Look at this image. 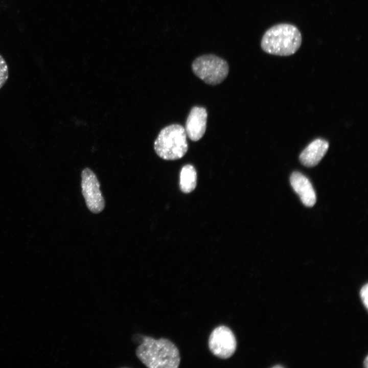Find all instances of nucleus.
Wrapping results in <instances>:
<instances>
[{"label": "nucleus", "instance_id": "1", "mask_svg": "<svg viewBox=\"0 0 368 368\" xmlns=\"http://www.w3.org/2000/svg\"><path fill=\"white\" fill-rule=\"evenodd\" d=\"M139 360L149 368H177L180 358L176 346L165 338L156 339L143 336L142 342L136 349Z\"/></svg>", "mask_w": 368, "mask_h": 368}, {"label": "nucleus", "instance_id": "2", "mask_svg": "<svg viewBox=\"0 0 368 368\" xmlns=\"http://www.w3.org/2000/svg\"><path fill=\"white\" fill-rule=\"evenodd\" d=\"M302 42L298 28L290 24L281 23L269 28L263 34L261 47L266 53L280 56L294 54Z\"/></svg>", "mask_w": 368, "mask_h": 368}, {"label": "nucleus", "instance_id": "3", "mask_svg": "<svg viewBox=\"0 0 368 368\" xmlns=\"http://www.w3.org/2000/svg\"><path fill=\"white\" fill-rule=\"evenodd\" d=\"M156 154L165 160H176L187 153L188 144L185 128L174 124L163 128L154 142Z\"/></svg>", "mask_w": 368, "mask_h": 368}, {"label": "nucleus", "instance_id": "4", "mask_svg": "<svg viewBox=\"0 0 368 368\" xmlns=\"http://www.w3.org/2000/svg\"><path fill=\"white\" fill-rule=\"evenodd\" d=\"M194 74L205 83L215 85L221 83L227 76L229 66L226 60L214 54H205L192 62Z\"/></svg>", "mask_w": 368, "mask_h": 368}, {"label": "nucleus", "instance_id": "5", "mask_svg": "<svg viewBox=\"0 0 368 368\" xmlns=\"http://www.w3.org/2000/svg\"><path fill=\"white\" fill-rule=\"evenodd\" d=\"M81 175L82 194L86 205L91 212L98 214L104 210L105 203L97 175L88 167L82 171Z\"/></svg>", "mask_w": 368, "mask_h": 368}, {"label": "nucleus", "instance_id": "6", "mask_svg": "<svg viewBox=\"0 0 368 368\" xmlns=\"http://www.w3.org/2000/svg\"><path fill=\"white\" fill-rule=\"evenodd\" d=\"M209 347L216 356L227 359L231 357L237 348V341L233 331L227 327L219 326L211 332Z\"/></svg>", "mask_w": 368, "mask_h": 368}, {"label": "nucleus", "instance_id": "7", "mask_svg": "<svg viewBox=\"0 0 368 368\" xmlns=\"http://www.w3.org/2000/svg\"><path fill=\"white\" fill-rule=\"evenodd\" d=\"M208 113L204 107H193L187 118L185 125L187 136L193 141L201 139L206 128Z\"/></svg>", "mask_w": 368, "mask_h": 368}, {"label": "nucleus", "instance_id": "8", "mask_svg": "<svg viewBox=\"0 0 368 368\" xmlns=\"http://www.w3.org/2000/svg\"><path fill=\"white\" fill-rule=\"evenodd\" d=\"M290 181L292 188L303 204L308 207L313 206L316 202V197L308 178L300 172H294L291 175Z\"/></svg>", "mask_w": 368, "mask_h": 368}, {"label": "nucleus", "instance_id": "9", "mask_svg": "<svg viewBox=\"0 0 368 368\" xmlns=\"http://www.w3.org/2000/svg\"><path fill=\"white\" fill-rule=\"evenodd\" d=\"M329 146L327 141L317 139L311 142L300 155L301 163L306 167L317 165L326 154Z\"/></svg>", "mask_w": 368, "mask_h": 368}, {"label": "nucleus", "instance_id": "10", "mask_svg": "<svg viewBox=\"0 0 368 368\" xmlns=\"http://www.w3.org/2000/svg\"><path fill=\"white\" fill-rule=\"evenodd\" d=\"M197 183V173L193 166L190 164L185 165L180 173L179 187L180 190L185 193H189L195 188Z\"/></svg>", "mask_w": 368, "mask_h": 368}, {"label": "nucleus", "instance_id": "11", "mask_svg": "<svg viewBox=\"0 0 368 368\" xmlns=\"http://www.w3.org/2000/svg\"><path fill=\"white\" fill-rule=\"evenodd\" d=\"M9 77L7 64L4 57L0 54V89L5 85Z\"/></svg>", "mask_w": 368, "mask_h": 368}, {"label": "nucleus", "instance_id": "12", "mask_svg": "<svg viewBox=\"0 0 368 368\" xmlns=\"http://www.w3.org/2000/svg\"><path fill=\"white\" fill-rule=\"evenodd\" d=\"M368 285L366 283L360 289L359 295L363 304L366 309L368 308Z\"/></svg>", "mask_w": 368, "mask_h": 368}, {"label": "nucleus", "instance_id": "13", "mask_svg": "<svg viewBox=\"0 0 368 368\" xmlns=\"http://www.w3.org/2000/svg\"><path fill=\"white\" fill-rule=\"evenodd\" d=\"M363 364L364 366H365V367H367V356H366L365 360H364Z\"/></svg>", "mask_w": 368, "mask_h": 368}]
</instances>
